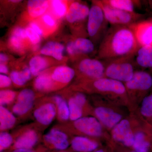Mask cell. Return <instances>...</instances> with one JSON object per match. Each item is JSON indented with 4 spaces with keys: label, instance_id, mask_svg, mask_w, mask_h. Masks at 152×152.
<instances>
[{
    "label": "cell",
    "instance_id": "cell-1",
    "mask_svg": "<svg viewBox=\"0 0 152 152\" xmlns=\"http://www.w3.org/2000/svg\"><path fill=\"white\" fill-rule=\"evenodd\" d=\"M139 48L129 26H111L99 44L96 58L104 61L134 56Z\"/></svg>",
    "mask_w": 152,
    "mask_h": 152
},
{
    "label": "cell",
    "instance_id": "cell-43",
    "mask_svg": "<svg viewBox=\"0 0 152 152\" xmlns=\"http://www.w3.org/2000/svg\"><path fill=\"white\" fill-rule=\"evenodd\" d=\"M12 152H36L34 150L28 149H14Z\"/></svg>",
    "mask_w": 152,
    "mask_h": 152
},
{
    "label": "cell",
    "instance_id": "cell-8",
    "mask_svg": "<svg viewBox=\"0 0 152 152\" xmlns=\"http://www.w3.org/2000/svg\"><path fill=\"white\" fill-rule=\"evenodd\" d=\"M126 92L144 95L152 88V76L144 71H136L132 78L125 83Z\"/></svg>",
    "mask_w": 152,
    "mask_h": 152
},
{
    "label": "cell",
    "instance_id": "cell-28",
    "mask_svg": "<svg viewBox=\"0 0 152 152\" xmlns=\"http://www.w3.org/2000/svg\"><path fill=\"white\" fill-rule=\"evenodd\" d=\"M31 75L29 67L25 66L21 70L12 71L10 74V77L15 85L22 86L29 80Z\"/></svg>",
    "mask_w": 152,
    "mask_h": 152
},
{
    "label": "cell",
    "instance_id": "cell-32",
    "mask_svg": "<svg viewBox=\"0 0 152 152\" xmlns=\"http://www.w3.org/2000/svg\"><path fill=\"white\" fill-rule=\"evenodd\" d=\"M54 100L57 106V113L60 119L62 121H67L69 119V110L68 103L59 95L55 96L54 97Z\"/></svg>",
    "mask_w": 152,
    "mask_h": 152
},
{
    "label": "cell",
    "instance_id": "cell-41",
    "mask_svg": "<svg viewBox=\"0 0 152 152\" xmlns=\"http://www.w3.org/2000/svg\"><path fill=\"white\" fill-rule=\"evenodd\" d=\"M9 60L8 56L5 54L1 53H0V62L1 64H5L8 62Z\"/></svg>",
    "mask_w": 152,
    "mask_h": 152
},
{
    "label": "cell",
    "instance_id": "cell-24",
    "mask_svg": "<svg viewBox=\"0 0 152 152\" xmlns=\"http://www.w3.org/2000/svg\"><path fill=\"white\" fill-rule=\"evenodd\" d=\"M137 66L143 68H152V45L140 47L134 56Z\"/></svg>",
    "mask_w": 152,
    "mask_h": 152
},
{
    "label": "cell",
    "instance_id": "cell-15",
    "mask_svg": "<svg viewBox=\"0 0 152 152\" xmlns=\"http://www.w3.org/2000/svg\"><path fill=\"white\" fill-rule=\"evenodd\" d=\"M56 113L57 108L54 104L48 103L36 109L34 111V115L38 123L47 126L52 122Z\"/></svg>",
    "mask_w": 152,
    "mask_h": 152
},
{
    "label": "cell",
    "instance_id": "cell-27",
    "mask_svg": "<svg viewBox=\"0 0 152 152\" xmlns=\"http://www.w3.org/2000/svg\"><path fill=\"white\" fill-rule=\"evenodd\" d=\"M151 140L142 132H138L134 135L133 151L136 152H150L152 148Z\"/></svg>",
    "mask_w": 152,
    "mask_h": 152
},
{
    "label": "cell",
    "instance_id": "cell-29",
    "mask_svg": "<svg viewBox=\"0 0 152 152\" xmlns=\"http://www.w3.org/2000/svg\"><path fill=\"white\" fill-rule=\"evenodd\" d=\"M16 119L13 114L4 106L0 107V129L1 131L8 130L15 126Z\"/></svg>",
    "mask_w": 152,
    "mask_h": 152
},
{
    "label": "cell",
    "instance_id": "cell-22",
    "mask_svg": "<svg viewBox=\"0 0 152 152\" xmlns=\"http://www.w3.org/2000/svg\"><path fill=\"white\" fill-rule=\"evenodd\" d=\"M65 48L64 45L61 43L50 41L41 48L40 53L53 57L57 61H61L64 60Z\"/></svg>",
    "mask_w": 152,
    "mask_h": 152
},
{
    "label": "cell",
    "instance_id": "cell-16",
    "mask_svg": "<svg viewBox=\"0 0 152 152\" xmlns=\"http://www.w3.org/2000/svg\"><path fill=\"white\" fill-rule=\"evenodd\" d=\"M53 80L56 83L66 85L69 83L76 75L75 69L68 66L62 65L50 70Z\"/></svg>",
    "mask_w": 152,
    "mask_h": 152
},
{
    "label": "cell",
    "instance_id": "cell-20",
    "mask_svg": "<svg viewBox=\"0 0 152 152\" xmlns=\"http://www.w3.org/2000/svg\"><path fill=\"white\" fill-rule=\"evenodd\" d=\"M71 146L76 152H93L98 148L99 144L88 138L77 136L72 140Z\"/></svg>",
    "mask_w": 152,
    "mask_h": 152
},
{
    "label": "cell",
    "instance_id": "cell-19",
    "mask_svg": "<svg viewBox=\"0 0 152 152\" xmlns=\"http://www.w3.org/2000/svg\"><path fill=\"white\" fill-rule=\"evenodd\" d=\"M38 136L36 131L28 130L17 139L14 144V149H31L37 143Z\"/></svg>",
    "mask_w": 152,
    "mask_h": 152
},
{
    "label": "cell",
    "instance_id": "cell-47",
    "mask_svg": "<svg viewBox=\"0 0 152 152\" xmlns=\"http://www.w3.org/2000/svg\"><path fill=\"white\" fill-rule=\"evenodd\" d=\"M136 152L135 151H131L130 152Z\"/></svg>",
    "mask_w": 152,
    "mask_h": 152
},
{
    "label": "cell",
    "instance_id": "cell-36",
    "mask_svg": "<svg viewBox=\"0 0 152 152\" xmlns=\"http://www.w3.org/2000/svg\"><path fill=\"white\" fill-rule=\"evenodd\" d=\"M15 92L10 90H2L0 92V104L1 106L9 104L15 99Z\"/></svg>",
    "mask_w": 152,
    "mask_h": 152
},
{
    "label": "cell",
    "instance_id": "cell-26",
    "mask_svg": "<svg viewBox=\"0 0 152 152\" xmlns=\"http://www.w3.org/2000/svg\"><path fill=\"white\" fill-rule=\"evenodd\" d=\"M50 64L49 60L46 57L39 55L34 56L29 62V67L32 75L37 77L45 71Z\"/></svg>",
    "mask_w": 152,
    "mask_h": 152
},
{
    "label": "cell",
    "instance_id": "cell-45",
    "mask_svg": "<svg viewBox=\"0 0 152 152\" xmlns=\"http://www.w3.org/2000/svg\"><path fill=\"white\" fill-rule=\"evenodd\" d=\"M93 152H106L104 150L102 149H99V150H96V151H94Z\"/></svg>",
    "mask_w": 152,
    "mask_h": 152
},
{
    "label": "cell",
    "instance_id": "cell-40",
    "mask_svg": "<svg viewBox=\"0 0 152 152\" xmlns=\"http://www.w3.org/2000/svg\"><path fill=\"white\" fill-rule=\"evenodd\" d=\"M29 26L33 30H34L40 36H41V37H44V34L40 26H39L37 23L36 21L31 22V23H30Z\"/></svg>",
    "mask_w": 152,
    "mask_h": 152
},
{
    "label": "cell",
    "instance_id": "cell-37",
    "mask_svg": "<svg viewBox=\"0 0 152 152\" xmlns=\"http://www.w3.org/2000/svg\"><path fill=\"white\" fill-rule=\"evenodd\" d=\"M13 140L10 134L3 132L0 134V152H3L12 145Z\"/></svg>",
    "mask_w": 152,
    "mask_h": 152
},
{
    "label": "cell",
    "instance_id": "cell-12",
    "mask_svg": "<svg viewBox=\"0 0 152 152\" xmlns=\"http://www.w3.org/2000/svg\"><path fill=\"white\" fill-rule=\"evenodd\" d=\"M35 98V95L33 90L28 88L22 90L18 95L16 102L13 106V113L18 115L27 113L32 107Z\"/></svg>",
    "mask_w": 152,
    "mask_h": 152
},
{
    "label": "cell",
    "instance_id": "cell-18",
    "mask_svg": "<svg viewBox=\"0 0 152 152\" xmlns=\"http://www.w3.org/2000/svg\"><path fill=\"white\" fill-rule=\"evenodd\" d=\"M50 1L30 0L28 1L27 10L28 15L31 19H38L42 16L50 7Z\"/></svg>",
    "mask_w": 152,
    "mask_h": 152
},
{
    "label": "cell",
    "instance_id": "cell-13",
    "mask_svg": "<svg viewBox=\"0 0 152 152\" xmlns=\"http://www.w3.org/2000/svg\"><path fill=\"white\" fill-rule=\"evenodd\" d=\"M44 140L53 149L65 151L69 146L67 136L65 133L57 129H52L45 134Z\"/></svg>",
    "mask_w": 152,
    "mask_h": 152
},
{
    "label": "cell",
    "instance_id": "cell-6",
    "mask_svg": "<svg viewBox=\"0 0 152 152\" xmlns=\"http://www.w3.org/2000/svg\"><path fill=\"white\" fill-rule=\"evenodd\" d=\"M96 1L102 9L106 20L111 26H129L142 20L144 15L137 12H131L113 8L104 4L100 0Z\"/></svg>",
    "mask_w": 152,
    "mask_h": 152
},
{
    "label": "cell",
    "instance_id": "cell-30",
    "mask_svg": "<svg viewBox=\"0 0 152 152\" xmlns=\"http://www.w3.org/2000/svg\"><path fill=\"white\" fill-rule=\"evenodd\" d=\"M36 22L42 30L44 36L46 34L53 32L57 28V19L50 13H45Z\"/></svg>",
    "mask_w": 152,
    "mask_h": 152
},
{
    "label": "cell",
    "instance_id": "cell-25",
    "mask_svg": "<svg viewBox=\"0 0 152 152\" xmlns=\"http://www.w3.org/2000/svg\"><path fill=\"white\" fill-rule=\"evenodd\" d=\"M34 86L37 91L45 92L54 90L56 83L52 79L50 72L45 70L36 77Z\"/></svg>",
    "mask_w": 152,
    "mask_h": 152
},
{
    "label": "cell",
    "instance_id": "cell-35",
    "mask_svg": "<svg viewBox=\"0 0 152 152\" xmlns=\"http://www.w3.org/2000/svg\"><path fill=\"white\" fill-rule=\"evenodd\" d=\"M26 30L29 41L32 45L33 50H37L41 42V36L29 26L26 28Z\"/></svg>",
    "mask_w": 152,
    "mask_h": 152
},
{
    "label": "cell",
    "instance_id": "cell-31",
    "mask_svg": "<svg viewBox=\"0 0 152 152\" xmlns=\"http://www.w3.org/2000/svg\"><path fill=\"white\" fill-rule=\"evenodd\" d=\"M69 3L60 0L50 1L51 14L56 19H61L66 16L69 7Z\"/></svg>",
    "mask_w": 152,
    "mask_h": 152
},
{
    "label": "cell",
    "instance_id": "cell-2",
    "mask_svg": "<svg viewBox=\"0 0 152 152\" xmlns=\"http://www.w3.org/2000/svg\"><path fill=\"white\" fill-rule=\"evenodd\" d=\"M105 77L126 83L132 77L137 66L134 56H129L104 60Z\"/></svg>",
    "mask_w": 152,
    "mask_h": 152
},
{
    "label": "cell",
    "instance_id": "cell-42",
    "mask_svg": "<svg viewBox=\"0 0 152 152\" xmlns=\"http://www.w3.org/2000/svg\"><path fill=\"white\" fill-rule=\"evenodd\" d=\"M9 72V69L7 66L5 64H0V72L1 74H7Z\"/></svg>",
    "mask_w": 152,
    "mask_h": 152
},
{
    "label": "cell",
    "instance_id": "cell-33",
    "mask_svg": "<svg viewBox=\"0 0 152 152\" xmlns=\"http://www.w3.org/2000/svg\"><path fill=\"white\" fill-rule=\"evenodd\" d=\"M140 112L143 116L152 123V93L143 99Z\"/></svg>",
    "mask_w": 152,
    "mask_h": 152
},
{
    "label": "cell",
    "instance_id": "cell-10",
    "mask_svg": "<svg viewBox=\"0 0 152 152\" xmlns=\"http://www.w3.org/2000/svg\"><path fill=\"white\" fill-rule=\"evenodd\" d=\"M112 136L116 141L121 143L125 146L132 147L134 135L128 120H122L115 126L112 131Z\"/></svg>",
    "mask_w": 152,
    "mask_h": 152
},
{
    "label": "cell",
    "instance_id": "cell-21",
    "mask_svg": "<svg viewBox=\"0 0 152 152\" xmlns=\"http://www.w3.org/2000/svg\"><path fill=\"white\" fill-rule=\"evenodd\" d=\"M74 45L80 59L89 57L88 55L93 53L95 50V45L90 39L73 36Z\"/></svg>",
    "mask_w": 152,
    "mask_h": 152
},
{
    "label": "cell",
    "instance_id": "cell-38",
    "mask_svg": "<svg viewBox=\"0 0 152 152\" xmlns=\"http://www.w3.org/2000/svg\"><path fill=\"white\" fill-rule=\"evenodd\" d=\"M12 35L18 37L26 42L29 41L26 32V28H23L20 27H17L14 29L12 32Z\"/></svg>",
    "mask_w": 152,
    "mask_h": 152
},
{
    "label": "cell",
    "instance_id": "cell-23",
    "mask_svg": "<svg viewBox=\"0 0 152 152\" xmlns=\"http://www.w3.org/2000/svg\"><path fill=\"white\" fill-rule=\"evenodd\" d=\"M101 2L111 7L121 10L134 12L135 9L141 5V1L137 0H100Z\"/></svg>",
    "mask_w": 152,
    "mask_h": 152
},
{
    "label": "cell",
    "instance_id": "cell-4",
    "mask_svg": "<svg viewBox=\"0 0 152 152\" xmlns=\"http://www.w3.org/2000/svg\"><path fill=\"white\" fill-rule=\"evenodd\" d=\"M102 9L96 1H92L87 22V32L95 44L100 43L109 28Z\"/></svg>",
    "mask_w": 152,
    "mask_h": 152
},
{
    "label": "cell",
    "instance_id": "cell-14",
    "mask_svg": "<svg viewBox=\"0 0 152 152\" xmlns=\"http://www.w3.org/2000/svg\"><path fill=\"white\" fill-rule=\"evenodd\" d=\"M95 113L99 122L108 128H114L122 119L121 115L105 107L96 108L95 110Z\"/></svg>",
    "mask_w": 152,
    "mask_h": 152
},
{
    "label": "cell",
    "instance_id": "cell-39",
    "mask_svg": "<svg viewBox=\"0 0 152 152\" xmlns=\"http://www.w3.org/2000/svg\"><path fill=\"white\" fill-rule=\"evenodd\" d=\"M12 80L10 77L4 74L0 75V87L1 88H4L10 86L12 83Z\"/></svg>",
    "mask_w": 152,
    "mask_h": 152
},
{
    "label": "cell",
    "instance_id": "cell-11",
    "mask_svg": "<svg viewBox=\"0 0 152 152\" xmlns=\"http://www.w3.org/2000/svg\"><path fill=\"white\" fill-rule=\"evenodd\" d=\"M74 126L81 132L91 137H99L102 133L99 121L94 117H82L75 121Z\"/></svg>",
    "mask_w": 152,
    "mask_h": 152
},
{
    "label": "cell",
    "instance_id": "cell-44",
    "mask_svg": "<svg viewBox=\"0 0 152 152\" xmlns=\"http://www.w3.org/2000/svg\"><path fill=\"white\" fill-rule=\"evenodd\" d=\"M148 3L149 5L150 8L151 9L152 12V0L148 1Z\"/></svg>",
    "mask_w": 152,
    "mask_h": 152
},
{
    "label": "cell",
    "instance_id": "cell-34",
    "mask_svg": "<svg viewBox=\"0 0 152 152\" xmlns=\"http://www.w3.org/2000/svg\"><path fill=\"white\" fill-rule=\"evenodd\" d=\"M26 42L20 38L12 35L9 39V46L12 50L17 53H23L26 49Z\"/></svg>",
    "mask_w": 152,
    "mask_h": 152
},
{
    "label": "cell",
    "instance_id": "cell-9",
    "mask_svg": "<svg viewBox=\"0 0 152 152\" xmlns=\"http://www.w3.org/2000/svg\"><path fill=\"white\" fill-rule=\"evenodd\" d=\"M139 47L152 45V18L141 20L129 26Z\"/></svg>",
    "mask_w": 152,
    "mask_h": 152
},
{
    "label": "cell",
    "instance_id": "cell-17",
    "mask_svg": "<svg viewBox=\"0 0 152 152\" xmlns=\"http://www.w3.org/2000/svg\"><path fill=\"white\" fill-rule=\"evenodd\" d=\"M86 95L81 92L77 93L70 98L68 102L69 110V119L75 121L82 118L83 108L86 102Z\"/></svg>",
    "mask_w": 152,
    "mask_h": 152
},
{
    "label": "cell",
    "instance_id": "cell-46",
    "mask_svg": "<svg viewBox=\"0 0 152 152\" xmlns=\"http://www.w3.org/2000/svg\"><path fill=\"white\" fill-rule=\"evenodd\" d=\"M72 152L66 151H58V152Z\"/></svg>",
    "mask_w": 152,
    "mask_h": 152
},
{
    "label": "cell",
    "instance_id": "cell-3",
    "mask_svg": "<svg viewBox=\"0 0 152 152\" xmlns=\"http://www.w3.org/2000/svg\"><path fill=\"white\" fill-rule=\"evenodd\" d=\"M90 8L86 3L81 1L69 2L66 18L70 26L74 37L85 38L88 37L87 22Z\"/></svg>",
    "mask_w": 152,
    "mask_h": 152
},
{
    "label": "cell",
    "instance_id": "cell-7",
    "mask_svg": "<svg viewBox=\"0 0 152 152\" xmlns=\"http://www.w3.org/2000/svg\"><path fill=\"white\" fill-rule=\"evenodd\" d=\"M84 86L91 88L96 92L117 96H124L126 94L125 85L122 82L109 78H102L93 80L88 81Z\"/></svg>",
    "mask_w": 152,
    "mask_h": 152
},
{
    "label": "cell",
    "instance_id": "cell-5",
    "mask_svg": "<svg viewBox=\"0 0 152 152\" xmlns=\"http://www.w3.org/2000/svg\"><path fill=\"white\" fill-rule=\"evenodd\" d=\"M75 70L79 77L87 81L105 77V65L103 61L86 57L76 62Z\"/></svg>",
    "mask_w": 152,
    "mask_h": 152
}]
</instances>
